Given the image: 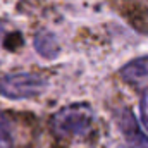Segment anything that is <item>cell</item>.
Here are the masks:
<instances>
[{"label": "cell", "instance_id": "cell-1", "mask_svg": "<svg viewBox=\"0 0 148 148\" xmlns=\"http://www.w3.org/2000/svg\"><path fill=\"white\" fill-rule=\"evenodd\" d=\"M93 122V112L84 103L64 107L52 117V131L59 138H73L86 134Z\"/></svg>", "mask_w": 148, "mask_h": 148}, {"label": "cell", "instance_id": "cell-2", "mask_svg": "<svg viewBox=\"0 0 148 148\" xmlns=\"http://www.w3.org/2000/svg\"><path fill=\"white\" fill-rule=\"evenodd\" d=\"M45 77L31 73H14L0 77V95L12 100L33 98L45 91Z\"/></svg>", "mask_w": 148, "mask_h": 148}, {"label": "cell", "instance_id": "cell-3", "mask_svg": "<svg viewBox=\"0 0 148 148\" xmlns=\"http://www.w3.org/2000/svg\"><path fill=\"white\" fill-rule=\"evenodd\" d=\"M119 127L124 134L126 140V148H148V138L140 129L134 115L129 110H122L119 114Z\"/></svg>", "mask_w": 148, "mask_h": 148}, {"label": "cell", "instance_id": "cell-4", "mask_svg": "<svg viewBox=\"0 0 148 148\" xmlns=\"http://www.w3.org/2000/svg\"><path fill=\"white\" fill-rule=\"evenodd\" d=\"M121 76L126 81H131V83H140L141 79H147L148 77V57H140V59H134L129 64H126L121 69Z\"/></svg>", "mask_w": 148, "mask_h": 148}, {"label": "cell", "instance_id": "cell-5", "mask_svg": "<svg viewBox=\"0 0 148 148\" xmlns=\"http://www.w3.org/2000/svg\"><path fill=\"white\" fill-rule=\"evenodd\" d=\"M35 48H36L38 53L41 57H45V59H55L59 55V52H60L57 38L53 36L52 33H47V31L36 35V38H35Z\"/></svg>", "mask_w": 148, "mask_h": 148}, {"label": "cell", "instance_id": "cell-6", "mask_svg": "<svg viewBox=\"0 0 148 148\" xmlns=\"http://www.w3.org/2000/svg\"><path fill=\"white\" fill-rule=\"evenodd\" d=\"M14 138H12V126L10 121L0 114V148H12Z\"/></svg>", "mask_w": 148, "mask_h": 148}, {"label": "cell", "instance_id": "cell-7", "mask_svg": "<svg viewBox=\"0 0 148 148\" xmlns=\"http://www.w3.org/2000/svg\"><path fill=\"white\" fill-rule=\"evenodd\" d=\"M141 119H143V124L148 127V88L143 91L141 95Z\"/></svg>", "mask_w": 148, "mask_h": 148}, {"label": "cell", "instance_id": "cell-8", "mask_svg": "<svg viewBox=\"0 0 148 148\" xmlns=\"http://www.w3.org/2000/svg\"><path fill=\"white\" fill-rule=\"evenodd\" d=\"M2 35H3V28L0 26V40H2Z\"/></svg>", "mask_w": 148, "mask_h": 148}]
</instances>
